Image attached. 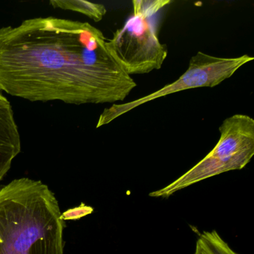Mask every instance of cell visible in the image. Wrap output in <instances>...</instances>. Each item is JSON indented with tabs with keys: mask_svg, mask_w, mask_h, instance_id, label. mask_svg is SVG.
<instances>
[{
	"mask_svg": "<svg viewBox=\"0 0 254 254\" xmlns=\"http://www.w3.org/2000/svg\"><path fill=\"white\" fill-rule=\"evenodd\" d=\"M87 22L55 17L0 28V91L30 102H122L136 87Z\"/></svg>",
	"mask_w": 254,
	"mask_h": 254,
	"instance_id": "cell-1",
	"label": "cell"
},
{
	"mask_svg": "<svg viewBox=\"0 0 254 254\" xmlns=\"http://www.w3.org/2000/svg\"><path fill=\"white\" fill-rule=\"evenodd\" d=\"M64 228L42 181L22 178L0 187V254H63Z\"/></svg>",
	"mask_w": 254,
	"mask_h": 254,
	"instance_id": "cell-2",
	"label": "cell"
},
{
	"mask_svg": "<svg viewBox=\"0 0 254 254\" xmlns=\"http://www.w3.org/2000/svg\"><path fill=\"white\" fill-rule=\"evenodd\" d=\"M220 137L212 151L187 172L149 197L169 198L194 184L224 172L244 169L254 155V120L235 114L223 121Z\"/></svg>",
	"mask_w": 254,
	"mask_h": 254,
	"instance_id": "cell-3",
	"label": "cell"
},
{
	"mask_svg": "<svg viewBox=\"0 0 254 254\" xmlns=\"http://www.w3.org/2000/svg\"><path fill=\"white\" fill-rule=\"evenodd\" d=\"M171 3L169 0H133V14L111 40L108 51L128 75L146 74L163 66L168 55L150 18Z\"/></svg>",
	"mask_w": 254,
	"mask_h": 254,
	"instance_id": "cell-4",
	"label": "cell"
},
{
	"mask_svg": "<svg viewBox=\"0 0 254 254\" xmlns=\"http://www.w3.org/2000/svg\"><path fill=\"white\" fill-rule=\"evenodd\" d=\"M253 60L254 57L248 55L236 58H220L198 52L190 59L188 69L176 81L136 100L114 104L105 108L99 116L96 127L106 126L129 111L155 99L190 89L215 87Z\"/></svg>",
	"mask_w": 254,
	"mask_h": 254,
	"instance_id": "cell-5",
	"label": "cell"
},
{
	"mask_svg": "<svg viewBox=\"0 0 254 254\" xmlns=\"http://www.w3.org/2000/svg\"><path fill=\"white\" fill-rule=\"evenodd\" d=\"M21 151V139L12 105L0 91V181Z\"/></svg>",
	"mask_w": 254,
	"mask_h": 254,
	"instance_id": "cell-6",
	"label": "cell"
},
{
	"mask_svg": "<svg viewBox=\"0 0 254 254\" xmlns=\"http://www.w3.org/2000/svg\"><path fill=\"white\" fill-rule=\"evenodd\" d=\"M193 254H239L216 230H205L199 234Z\"/></svg>",
	"mask_w": 254,
	"mask_h": 254,
	"instance_id": "cell-7",
	"label": "cell"
},
{
	"mask_svg": "<svg viewBox=\"0 0 254 254\" xmlns=\"http://www.w3.org/2000/svg\"><path fill=\"white\" fill-rule=\"evenodd\" d=\"M50 5L56 8L80 13L95 22L101 21L107 13L106 8L102 4L81 0H52Z\"/></svg>",
	"mask_w": 254,
	"mask_h": 254,
	"instance_id": "cell-8",
	"label": "cell"
},
{
	"mask_svg": "<svg viewBox=\"0 0 254 254\" xmlns=\"http://www.w3.org/2000/svg\"><path fill=\"white\" fill-rule=\"evenodd\" d=\"M93 208L90 206L81 203L80 206L75 208L68 209L62 213V219L64 221L67 220H78L81 219L83 217L87 216L90 214L93 213Z\"/></svg>",
	"mask_w": 254,
	"mask_h": 254,
	"instance_id": "cell-9",
	"label": "cell"
}]
</instances>
